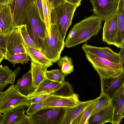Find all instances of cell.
Segmentation results:
<instances>
[{
  "mask_svg": "<svg viewBox=\"0 0 124 124\" xmlns=\"http://www.w3.org/2000/svg\"><path fill=\"white\" fill-rule=\"evenodd\" d=\"M81 0H67L66 1L78 7L81 5Z\"/></svg>",
  "mask_w": 124,
  "mask_h": 124,
  "instance_id": "7bdbcfd3",
  "label": "cell"
},
{
  "mask_svg": "<svg viewBox=\"0 0 124 124\" xmlns=\"http://www.w3.org/2000/svg\"><path fill=\"white\" fill-rule=\"evenodd\" d=\"M113 111L111 104L99 113L91 116L88 124H102L110 123L113 124Z\"/></svg>",
  "mask_w": 124,
  "mask_h": 124,
  "instance_id": "44dd1931",
  "label": "cell"
},
{
  "mask_svg": "<svg viewBox=\"0 0 124 124\" xmlns=\"http://www.w3.org/2000/svg\"><path fill=\"white\" fill-rule=\"evenodd\" d=\"M101 92L107 94L110 98L124 84V74L116 78H100Z\"/></svg>",
  "mask_w": 124,
  "mask_h": 124,
  "instance_id": "e0dca14e",
  "label": "cell"
},
{
  "mask_svg": "<svg viewBox=\"0 0 124 124\" xmlns=\"http://www.w3.org/2000/svg\"><path fill=\"white\" fill-rule=\"evenodd\" d=\"M16 0H13L10 5L11 13L12 16L13 17L14 14L15 9Z\"/></svg>",
  "mask_w": 124,
  "mask_h": 124,
  "instance_id": "ee69618b",
  "label": "cell"
},
{
  "mask_svg": "<svg viewBox=\"0 0 124 124\" xmlns=\"http://www.w3.org/2000/svg\"><path fill=\"white\" fill-rule=\"evenodd\" d=\"M85 55L100 78H116L124 74V66L121 63H114L90 53Z\"/></svg>",
  "mask_w": 124,
  "mask_h": 124,
  "instance_id": "277c9868",
  "label": "cell"
},
{
  "mask_svg": "<svg viewBox=\"0 0 124 124\" xmlns=\"http://www.w3.org/2000/svg\"><path fill=\"white\" fill-rule=\"evenodd\" d=\"M45 101L39 103H31L26 111L27 114L30 116L43 108Z\"/></svg>",
  "mask_w": 124,
  "mask_h": 124,
  "instance_id": "e575fe53",
  "label": "cell"
},
{
  "mask_svg": "<svg viewBox=\"0 0 124 124\" xmlns=\"http://www.w3.org/2000/svg\"><path fill=\"white\" fill-rule=\"evenodd\" d=\"M118 23L124 22V0H120L116 12Z\"/></svg>",
  "mask_w": 124,
  "mask_h": 124,
  "instance_id": "d590c367",
  "label": "cell"
},
{
  "mask_svg": "<svg viewBox=\"0 0 124 124\" xmlns=\"http://www.w3.org/2000/svg\"><path fill=\"white\" fill-rule=\"evenodd\" d=\"M9 4L8 0H0V13Z\"/></svg>",
  "mask_w": 124,
  "mask_h": 124,
  "instance_id": "60d3db41",
  "label": "cell"
},
{
  "mask_svg": "<svg viewBox=\"0 0 124 124\" xmlns=\"http://www.w3.org/2000/svg\"><path fill=\"white\" fill-rule=\"evenodd\" d=\"M46 78L51 80L61 83L65 81V76L59 69L47 70Z\"/></svg>",
  "mask_w": 124,
  "mask_h": 124,
  "instance_id": "d6a6232c",
  "label": "cell"
},
{
  "mask_svg": "<svg viewBox=\"0 0 124 124\" xmlns=\"http://www.w3.org/2000/svg\"><path fill=\"white\" fill-rule=\"evenodd\" d=\"M102 21L99 17L93 15L74 24L64 41L65 46H74L86 42L97 35L101 29Z\"/></svg>",
  "mask_w": 124,
  "mask_h": 124,
  "instance_id": "6da1fadb",
  "label": "cell"
},
{
  "mask_svg": "<svg viewBox=\"0 0 124 124\" xmlns=\"http://www.w3.org/2000/svg\"><path fill=\"white\" fill-rule=\"evenodd\" d=\"M40 16L38 7L35 1L30 5L27 10L25 24L30 37L39 47V43L36 34L35 28Z\"/></svg>",
  "mask_w": 124,
  "mask_h": 124,
  "instance_id": "7c38bea8",
  "label": "cell"
},
{
  "mask_svg": "<svg viewBox=\"0 0 124 124\" xmlns=\"http://www.w3.org/2000/svg\"><path fill=\"white\" fill-rule=\"evenodd\" d=\"M52 9L60 3L63 2L61 0H48Z\"/></svg>",
  "mask_w": 124,
  "mask_h": 124,
  "instance_id": "b9f144b4",
  "label": "cell"
},
{
  "mask_svg": "<svg viewBox=\"0 0 124 124\" xmlns=\"http://www.w3.org/2000/svg\"><path fill=\"white\" fill-rule=\"evenodd\" d=\"M4 118L3 114L0 113V124H2Z\"/></svg>",
  "mask_w": 124,
  "mask_h": 124,
  "instance_id": "c3c4849f",
  "label": "cell"
},
{
  "mask_svg": "<svg viewBox=\"0 0 124 124\" xmlns=\"http://www.w3.org/2000/svg\"><path fill=\"white\" fill-rule=\"evenodd\" d=\"M63 83V82L60 83L46 78L39 85L34 92L29 97L41 93L50 94L60 87Z\"/></svg>",
  "mask_w": 124,
  "mask_h": 124,
  "instance_id": "603a6c76",
  "label": "cell"
},
{
  "mask_svg": "<svg viewBox=\"0 0 124 124\" xmlns=\"http://www.w3.org/2000/svg\"><path fill=\"white\" fill-rule=\"evenodd\" d=\"M19 31L24 43L28 46L40 50V48L32 39L27 31L26 24L19 26L16 28Z\"/></svg>",
  "mask_w": 124,
  "mask_h": 124,
  "instance_id": "f546056e",
  "label": "cell"
},
{
  "mask_svg": "<svg viewBox=\"0 0 124 124\" xmlns=\"http://www.w3.org/2000/svg\"><path fill=\"white\" fill-rule=\"evenodd\" d=\"M5 37H3L0 36V46L5 48Z\"/></svg>",
  "mask_w": 124,
  "mask_h": 124,
  "instance_id": "f6af8a7d",
  "label": "cell"
},
{
  "mask_svg": "<svg viewBox=\"0 0 124 124\" xmlns=\"http://www.w3.org/2000/svg\"><path fill=\"white\" fill-rule=\"evenodd\" d=\"M121 63L124 66V46L120 48L118 53Z\"/></svg>",
  "mask_w": 124,
  "mask_h": 124,
  "instance_id": "ab89813d",
  "label": "cell"
},
{
  "mask_svg": "<svg viewBox=\"0 0 124 124\" xmlns=\"http://www.w3.org/2000/svg\"><path fill=\"white\" fill-rule=\"evenodd\" d=\"M64 41L56 25L51 24L50 35L48 32L43 40L40 51L53 63L56 62L60 58L64 47Z\"/></svg>",
  "mask_w": 124,
  "mask_h": 124,
  "instance_id": "3957f363",
  "label": "cell"
},
{
  "mask_svg": "<svg viewBox=\"0 0 124 124\" xmlns=\"http://www.w3.org/2000/svg\"><path fill=\"white\" fill-rule=\"evenodd\" d=\"M10 84L9 82H7L0 85V91H3L4 89Z\"/></svg>",
  "mask_w": 124,
  "mask_h": 124,
  "instance_id": "7dc6e473",
  "label": "cell"
},
{
  "mask_svg": "<svg viewBox=\"0 0 124 124\" xmlns=\"http://www.w3.org/2000/svg\"><path fill=\"white\" fill-rule=\"evenodd\" d=\"M47 68L42 65L31 61L30 70L34 87L37 88L43 81L46 78V73Z\"/></svg>",
  "mask_w": 124,
  "mask_h": 124,
  "instance_id": "7402d4cb",
  "label": "cell"
},
{
  "mask_svg": "<svg viewBox=\"0 0 124 124\" xmlns=\"http://www.w3.org/2000/svg\"><path fill=\"white\" fill-rule=\"evenodd\" d=\"M25 105L19 106L11 109L3 114L4 118L2 124H16L25 114Z\"/></svg>",
  "mask_w": 124,
  "mask_h": 124,
  "instance_id": "ffe728a7",
  "label": "cell"
},
{
  "mask_svg": "<svg viewBox=\"0 0 124 124\" xmlns=\"http://www.w3.org/2000/svg\"><path fill=\"white\" fill-rule=\"evenodd\" d=\"M118 21L116 12L105 21L102 30L103 42L109 45H115L117 30Z\"/></svg>",
  "mask_w": 124,
  "mask_h": 124,
  "instance_id": "4fadbf2b",
  "label": "cell"
},
{
  "mask_svg": "<svg viewBox=\"0 0 124 124\" xmlns=\"http://www.w3.org/2000/svg\"><path fill=\"white\" fill-rule=\"evenodd\" d=\"M3 91H0V99L1 97Z\"/></svg>",
  "mask_w": 124,
  "mask_h": 124,
  "instance_id": "816d5d0a",
  "label": "cell"
},
{
  "mask_svg": "<svg viewBox=\"0 0 124 124\" xmlns=\"http://www.w3.org/2000/svg\"><path fill=\"white\" fill-rule=\"evenodd\" d=\"M16 124H33L30 117L24 114Z\"/></svg>",
  "mask_w": 124,
  "mask_h": 124,
  "instance_id": "74e56055",
  "label": "cell"
},
{
  "mask_svg": "<svg viewBox=\"0 0 124 124\" xmlns=\"http://www.w3.org/2000/svg\"><path fill=\"white\" fill-rule=\"evenodd\" d=\"M98 97L94 99L81 101L78 105L72 107H66L64 117L62 124H72L73 121L88 107L95 102Z\"/></svg>",
  "mask_w": 124,
  "mask_h": 124,
  "instance_id": "2e32d148",
  "label": "cell"
},
{
  "mask_svg": "<svg viewBox=\"0 0 124 124\" xmlns=\"http://www.w3.org/2000/svg\"><path fill=\"white\" fill-rule=\"evenodd\" d=\"M82 48L85 53H91L114 63L121 64L118 53L114 52L108 47H98L85 44L83 45Z\"/></svg>",
  "mask_w": 124,
  "mask_h": 124,
  "instance_id": "30bf717a",
  "label": "cell"
},
{
  "mask_svg": "<svg viewBox=\"0 0 124 124\" xmlns=\"http://www.w3.org/2000/svg\"><path fill=\"white\" fill-rule=\"evenodd\" d=\"M62 1H66L67 0H61Z\"/></svg>",
  "mask_w": 124,
  "mask_h": 124,
  "instance_id": "f5cc1de1",
  "label": "cell"
},
{
  "mask_svg": "<svg viewBox=\"0 0 124 124\" xmlns=\"http://www.w3.org/2000/svg\"><path fill=\"white\" fill-rule=\"evenodd\" d=\"M96 102L83 111L73 121L72 124H88V120L91 116L92 110Z\"/></svg>",
  "mask_w": 124,
  "mask_h": 124,
  "instance_id": "4dcf8cb0",
  "label": "cell"
},
{
  "mask_svg": "<svg viewBox=\"0 0 124 124\" xmlns=\"http://www.w3.org/2000/svg\"><path fill=\"white\" fill-rule=\"evenodd\" d=\"M13 0H8V2L9 4H10Z\"/></svg>",
  "mask_w": 124,
  "mask_h": 124,
  "instance_id": "f907efd6",
  "label": "cell"
},
{
  "mask_svg": "<svg viewBox=\"0 0 124 124\" xmlns=\"http://www.w3.org/2000/svg\"><path fill=\"white\" fill-rule=\"evenodd\" d=\"M30 102L28 97L21 94L16 88L15 85H11L3 92L0 99V113L22 105L29 106Z\"/></svg>",
  "mask_w": 124,
  "mask_h": 124,
  "instance_id": "5b68a950",
  "label": "cell"
},
{
  "mask_svg": "<svg viewBox=\"0 0 124 124\" xmlns=\"http://www.w3.org/2000/svg\"><path fill=\"white\" fill-rule=\"evenodd\" d=\"M114 46L118 48L124 46V22L118 23L117 32Z\"/></svg>",
  "mask_w": 124,
  "mask_h": 124,
  "instance_id": "836d02e7",
  "label": "cell"
},
{
  "mask_svg": "<svg viewBox=\"0 0 124 124\" xmlns=\"http://www.w3.org/2000/svg\"><path fill=\"white\" fill-rule=\"evenodd\" d=\"M110 104L111 98L107 94L101 92L98 100L95 102L91 116L99 113Z\"/></svg>",
  "mask_w": 124,
  "mask_h": 124,
  "instance_id": "d4e9b609",
  "label": "cell"
},
{
  "mask_svg": "<svg viewBox=\"0 0 124 124\" xmlns=\"http://www.w3.org/2000/svg\"><path fill=\"white\" fill-rule=\"evenodd\" d=\"M74 93L71 85L69 82L64 81L60 87L51 93L50 95L69 97L73 95Z\"/></svg>",
  "mask_w": 124,
  "mask_h": 124,
  "instance_id": "4316f807",
  "label": "cell"
},
{
  "mask_svg": "<svg viewBox=\"0 0 124 124\" xmlns=\"http://www.w3.org/2000/svg\"><path fill=\"white\" fill-rule=\"evenodd\" d=\"M6 60L13 64L14 66L17 63L23 64L27 62L30 59L26 53H21L11 55Z\"/></svg>",
  "mask_w": 124,
  "mask_h": 124,
  "instance_id": "1f68e13d",
  "label": "cell"
},
{
  "mask_svg": "<svg viewBox=\"0 0 124 124\" xmlns=\"http://www.w3.org/2000/svg\"><path fill=\"white\" fill-rule=\"evenodd\" d=\"M5 48L3 46H0V57H5Z\"/></svg>",
  "mask_w": 124,
  "mask_h": 124,
  "instance_id": "bcb514c9",
  "label": "cell"
},
{
  "mask_svg": "<svg viewBox=\"0 0 124 124\" xmlns=\"http://www.w3.org/2000/svg\"><path fill=\"white\" fill-rule=\"evenodd\" d=\"M57 64L61 68V71L65 77H67L74 71L72 59L67 55L60 57L57 61Z\"/></svg>",
  "mask_w": 124,
  "mask_h": 124,
  "instance_id": "484cf974",
  "label": "cell"
},
{
  "mask_svg": "<svg viewBox=\"0 0 124 124\" xmlns=\"http://www.w3.org/2000/svg\"><path fill=\"white\" fill-rule=\"evenodd\" d=\"M16 28L9 4L0 13V36L6 37Z\"/></svg>",
  "mask_w": 124,
  "mask_h": 124,
  "instance_id": "9a60e30c",
  "label": "cell"
},
{
  "mask_svg": "<svg viewBox=\"0 0 124 124\" xmlns=\"http://www.w3.org/2000/svg\"><path fill=\"white\" fill-rule=\"evenodd\" d=\"M42 10L45 23L48 34L50 35V13L52 9L48 0H42Z\"/></svg>",
  "mask_w": 124,
  "mask_h": 124,
  "instance_id": "f1b7e54d",
  "label": "cell"
},
{
  "mask_svg": "<svg viewBox=\"0 0 124 124\" xmlns=\"http://www.w3.org/2000/svg\"><path fill=\"white\" fill-rule=\"evenodd\" d=\"M4 59V57H0V64Z\"/></svg>",
  "mask_w": 124,
  "mask_h": 124,
  "instance_id": "681fc988",
  "label": "cell"
},
{
  "mask_svg": "<svg viewBox=\"0 0 124 124\" xmlns=\"http://www.w3.org/2000/svg\"><path fill=\"white\" fill-rule=\"evenodd\" d=\"M50 94L45 93H41L29 97L31 103H39L46 100Z\"/></svg>",
  "mask_w": 124,
  "mask_h": 124,
  "instance_id": "8d00e7d4",
  "label": "cell"
},
{
  "mask_svg": "<svg viewBox=\"0 0 124 124\" xmlns=\"http://www.w3.org/2000/svg\"><path fill=\"white\" fill-rule=\"evenodd\" d=\"M35 1L38 7L41 18L42 21H44L42 0H35Z\"/></svg>",
  "mask_w": 124,
  "mask_h": 124,
  "instance_id": "f35d334b",
  "label": "cell"
},
{
  "mask_svg": "<svg viewBox=\"0 0 124 124\" xmlns=\"http://www.w3.org/2000/svg\"><path fill=\"white\" fill-rule=\"evenodd\" d=\"M35 0H16L13 19L16 27L25 24L26 13Z\"/></svg>",
  "mask_w": 124,
  "mask_h": 124,
  "instance_id": "5bb4252c",
  "label": "cell"
},
{
  "mask_svg": "<svg viewBox=\"0 0 124 124\" xmlns=\"http://www.w3.org/2000/svg\"><path fill=\"white\" fill-rule=\"evenodd\" d=\"M21 70L20 67H18L13 72L8 66L0 65V85L7 82L15 85L16 78Z\"/></svg>",
  "mask_w": 124,
  "mask_h": 124,
  "instance_id": "cb8c5ba5",
  "label": "cell"
},
{
  "mask_svg": "<svg viewBox=\"0 0 124 124\" xmlns=\"http://www.w3.org/2000/svg\"><path fill=\"white\" fill-rule=\"evenodd\" d=\"M5 53L4 59L16 54L26 53L20 33L16 28L13 30L5 39Z\"/></svg>",
  "mask_w": 124,
  "mask_h": 124,
  "instance_id": "ba28073f",
  "label": "cell"
},
{
  "mask_svg": "<svg viewBox=\"0 0 124 124\" xmlns=\"http://www.w3.org/2000/svg\"><path fill=\"white\" fill-rule=\"evenodd\" d=\"M24 46L26 52L30 57L31 61L42 65L47 68L53 65V63L40 50L26 45L24 43Z\"/></svg>",
  "mask_w": 124,
  "mask_h": 124,
  "instance_id": "d6986e66",
  "label": "cell"
},
{
  "mask_svg": "<svg viewBox=\"0 0 124 124\" xmlns=\"http://www.w3.org/2000/svg\"><path fill=\"white\" fill-rule=\"evenodd\" d=\"M77 7L67 1H63L51 10L50 23L55 24L64 40L68 29L72 23Z\"/></svg>",
  "mask_w": 124,
  "mask_h": 124,
  "instance_id": "7a4b0ae2",
  "label": "cell"
},
{
  "mask_svg": "<svg viewBox=\"0 0 124 124\" xmlns=\"http://www.w3.org/2000/svg\"><path fill=\"white\" fill-rule=\"evenodd\" d=\"M15 86L19 92L26 97H28L34 92L37 88L33 85L30 70L18 79Z\"/></svg>",
  "mask_w": 124,
  "mask_h": 124,
  "instance_id": "ac0fdd59",
  "label": "cell"
},
{
  "mask_svg": "<svg viewBox=\"0 0 124 124\" xmlns=\"http://www.w3.org/2000/svg\"><path fill=\"white\" fill-rule=\"evenodd\" d=\"M77 93H75L69 97H63L50 95L45 100L43 108L51 107H72L81 102Z\"/></svg>",
  "mask_w": 124,
  "mask_h": 124,
  "instance_id": "8fae6325",
  "label": "cell"
},
{
  "mask_svg": "<svg viewBox=\"0 0 124 124\" xmlns=\"http://www.w3.org/2000/svg\"><path fill=\"white\" fill-rule=\"evenodd\" d=\"M35 30L39 43V47L40 49L42 44L43 39L48 32L45 23L40 16L38 19Z\"/></svg>",
  "mask_w": 124,
  "mask_h": 124,
  "instance_id": "83f0119b",
  "label": "cell"
},
{
  "mask_svg": "<svg viewBox=\"0 0 124 124\" xmlns=\"http://www.w3.org/2000/svg\"><path fill=\"white\" fill-rule=\"evenodd\" d=\"M66 108H43L29 116L33 124H62Z\"/></svg>",
  "mask_w": 124,
  "mask_h": 124,
  "instance_id": "8992f818",
  "label": "cell"
},
{
  "mask_svg": "<svg viewBox=\"0 0 124 124\" xmlns=\"http://www.w3.org/2000/svg\"><path fill=\"white\" fill-rule=\"evenodd\" d=\"M94 14L105 21L116 13L120 0H90Z\"/></svg>",
  "mask_w": 124,
  "mask_h": 124,
  "instance_id": "52a82bcc",
  "label": "cell"
},
{
  "mask_svg": "<svg viewBox=\"0 0 124 124\" xmlns=\"http://www.w3.org/2000/svg\"><path fill=\"white\" fill-rule=\"evenodd\" d=\"M111 104L113 111V124H119L124 117V84L113 94Z\"/></svg>",
  "mask_w": 124,
  "mask_h": 124,
  "instance_id": "9c48e42d",
  "label": "cell"
}]
</instances>
